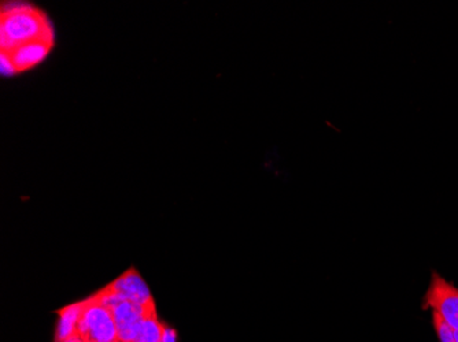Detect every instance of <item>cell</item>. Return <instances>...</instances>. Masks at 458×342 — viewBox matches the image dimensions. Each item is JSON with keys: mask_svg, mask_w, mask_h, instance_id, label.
<instances>
[{"mask_svg": "<svg viewBox=\"0 0 458 342\" xmlns=\"http://www.w3.org/2000/svg\"><path fill=\"white\" fill-rule=\"evenodd\" d=\"M2 51L36 40H53L50 22L35 7L13 6L2 13L0 21Z\"/></svg>", "mask_w": 458, "mask_h": 342, "instance_id": "obj_1", "label": "cell"}, {"mask_svg": "<svg viewBox=\"0 0 458 342\" xmlns=\"http://www.w3.org/2000/svg\"><path fill=\"white\" fill-rule=\"evenodd\" d=\"M76 334L86 342L118 341L117 326L112 311L100 304L95 296L82 302Z\"/></svg>", "mask_w": 458, "mask_h": 342, "instance_id": "obj_2", "label": "cell"}, {"mask_svg": "<svg viewBox=\"0 0 458 342\" xmlns=\"http://www.w3.org/2000/svg\"><path fill=\"white\" fill-rule=\"evenodd\" d=\"M426 307L432 308L453 330L458 331V289L437 272L432 274L431 285L426 295Z\"/></svg>", "mask_w": 458, "mask_h": 342, "instance_id": "obj_3", "label": "cell"}, {"mask_svg": "<svg viewBox=\"0 0 458 342\" xmlns=\"http://www.w3.org/2000/svg\"><path fill=\"white\" fill-rule=\"evenodd\" d=\"M153 310H156V305L143 307V305L128 302V300H121L120 303H117L110 311L114 318L115 326H117L118 341L135 342L144 316Z\"/></svg>", "mask_w": 458, "mask_h": 342, "instance_id": "obj_4", "label": "cell"}, {"mask_svg": "<svg viewBox=\"0 0 458 342\" xmlns=\"http://www.w3.org/2000/svg\"><path fill=\"white\" fill-rule=\"evenodd\" d=\"M107 287L113 292L117 293L123 300L136 303V304L143 305V307L156 305L148 284L144 282L143 278L133 267L120 275L115 281H113Z\"/></svg>", "mask_w": 458, "mask_h": 342, "instance_id": "obj_5", "label": "cell"}, {"mask_svg": "<svg viewBox=\"0 0 458 342\" xmlns=\"http://www.w3.org/2000/svg\"><path fill=\"white\" fill-rule=\"evenodd\" d=\"M51 46H53V40H36L18 46V47L4 51V53L9 54L13 63H14L15 71H25L38 65L50 53Z\"/></svg>", "mask_w": 458, "mask_h": 342, "instance_id": "obj_6", "label": "cell"}, {"mask_svg": "<svg viewBox=\"0 0 458 342\" xmlns=\"http://www.w3.org/2000/svg\"><path fill=\"white\" fill-rule=\"evenodd\" d=\"M82 302L68 305L58 311L59 323L56 329L55 342L68 341L71 337L76 334L77 323L81 315Z\"/></svg>", "mask_w": 458, "mask_h": 342, "instance_id": "obj_7", "label": "cell"}, {"mask_svg": "<svg viewBox=\"0 0 458 342\" xmlns=\"http://www.w3.org/2000/svg\"><path fill=\"white\" fill-rule=\"evenodd\" d=\"M432 321H434L435 331L438 333L441 342H455L454 330L445 322L439 313H432Z\"/></svg>", "mask_w": 458, "mask_h": 342, "instance_id": "obj_8", "label": "cell"}, {"mask_svg": "<svg viewBox=\"0 0 458 342\" xmlns=\"http://www.w3.org/2000/svg\"><path fill=\"white\" fill-rule=\"evenodd\" d=\"M0 56H2V61H0V71H2V74H4V76H13V74L17 73L14 63H13L9 54L2 51V55Z\"/></svg>", "mask_w": 458, "mask_h": 342, "instance_id": "obj_9", "label": "cell"}, {"mask_svg": "<svg viewBox=\"0 0 458 342\" xmlns=\"http://www.w3.org/2000/svg\"><path fill=\"white\" fill-rule=\"evenodd\" d=\"M176 331L174 329H169L168 326H165L161 342H176Z\"/></svg>", "mask_w": 458, "mask_h": 342, "instance_id": "obj_10", "label": "cell"}, {"mask_svg": "<svg viewBox=\"0 0 458 342\" xmlns=\"http://www.w3.org/2000/svg\"><path fill=\"white\" fill-rule=\"evenodd\" d=\"M65 342H82V339L80 338V337L77 336V334H74L73 337H71V338H69L68 341Z\"/></svg>", "mask_w": 458, "mask_h": 342, "instance_id": "obj_11", "label": "cell"}, {"mask_svg": "<svg viewBox=\"0 0 458 342\" xmlns=\"http://www.w3.org/2000/svg\"><path fill=\"white\" fill-rule=\"evenodd\" d=\"M455 342H458V331H454Z\"/></svg>", "mask_w": 458, "mask_h": 342, "instance_id": "obj_12", "label": "cell"}, {"mask_svg": "<svg viewBox=\"0 0 458 342\" xmlns=\"http://www.w3.org/2000/svg\"><path fill=\"white\" fill-rule=\"evenodd\" d=\"M115 342H121V341H115Z\"/></svg>", "mask_w": 458, "mask_h": 342, "instance_id": "obj_13", "label": "cell"}, {"mask_svg": "<svg viewBox=\"0 0 458 342\" xmlns=\"http://www.w3.org/2000/svg\"><path fill=\"white\" fill-rule=\"evenodd\" d=\"M82 342H86V341H82Z\"/></svg>", "mask_w": 458, "mask_h": 342, "instance_id": "obj_14", "label": "cell"}]
</instances>
